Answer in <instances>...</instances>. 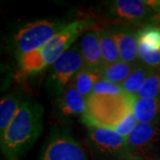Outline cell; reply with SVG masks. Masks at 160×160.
<instances>
[{
    "mask_svg": "<svg viewBox=\"0 0 160 160\" xmlns=\"http://www.w3.org/2000/svg\"><path fill=\"white\" fill-rule=\"evenodd\" d=\"M98 24L92 12L81 13L72 19L46 45L18 58L19 77L26 78L41 73L50 68L78 38L88 29Z\"/></svg>",
    "mask_w": 160,
    "mask_h": 160,
    "instance_id": "cell-1",
    "label": "cell"
},
{
    "mask_svg": "<svg viewBox=\"0 0 160 160\" xmlns=\"http://www.w3.org/2000/svg\"><path fill=\"white\" fill-rule=\"evenodd\" d=\"M45 110L36 99L27 96L17 113L0 135L1 151L6 160H21L40 136Z\"/></svg>",
    "mask_w": 160,
    "mask_h": 160,
    "instance_id": "cell-2",
    "label": "cell"
},
{
    "mask_svg": "<svg viewBox=\"0 0 160 160\" xmlns=\"http://www.w3.org/2000/svg\"><path fill=\"white\" fill-rule=\"evenodd\" d=\"M135 100L126 93L90 95L86 100V111L80 121L87 127L115 129L132 112Z\"/></svg>",
    "mask_w": 160,
    "mask_h": 160,
    "instance_id": "cell-3",
    "label": "cell"
},
{
    "mask_svg": "<svg viewBox=\"0 0 160 160\" xmlns=\"http://www.w3.org/2000/svg\"><path fill=\"white\" fill-rule=\"evenodd\" d=\"M98 23L120 24L140 28L147 23L159 21V16L147 1L113 0L103 2L97 14Z\"/></svg>",
    "mask_w": 160,
    "mask_h": 160,
    "instance_id": "cell-4",
    "label": "cell"
},
{
    "mask_svg": "<svg viewBox=\"0 0 160 160\" xmlns=\"http://www.w3.org/2000/svg\"><path fill=\"white\" fill-rule=\"evenodd\" d=\"M70 21L69 19H40L25 23L12 36V48L15 56L18 59L42 47Z\"/></svg>",
    "mask_w": 160,
    "mask_h": 160,
    "instance_id": "cell-5",
    "label": "cell"
},
{
    "mask_svg": "<svg viewBox=\"0 0 160 160\" xmlns=\"http://www.w3.org/2000/svg\"><path fill=\"white\" fill-rule=\"evenodd\" d=\"M85 60L78 44H74L49 68L46 89L54 98L62 94L82 69Z\"/></svg>",
    "mask_w": 160,
    "mask_h": 160,
    "instance_id": "cell-6",
    "label": "cell"
},
{
    "mask_svg": "<svg viewBox=\"0 0 160 160\" xmlns=\"http://www.w3.org/2000/svg\"><path fill=\"white\" fill-rule=\"evenodd\" d=\"M39 160H88V158L69 126L57 125L49 132Z\"/></svg>",
    "mask_w": 160,
    "mask_h": 160,
    "instance_id": "cell-7",
    "label": "cell"
},
{
    "mask_svg": "<svg viewBox=\"0 0 160 160\" xmlns=\"http://www.w3.org/2000/svg\"><path fill=\"white\" fill-rule=\"evenodd\" d=\"M85 143L96 158L119 160L130 155L126 137L113 129L87 127Z\"/></svg>",
    "mask_w": 160,
    "mask_h": 160,
    "instance_id": "cell-8",
    "label": "cell"
},
{
    "mask_svg": "<svg viewBox=\"0 0 160 160\" xmlns=\"http://www.w3.org/2000/svg\"><path fill=\"white\" fill-rule=\"evenodd\" d=\"M126 139L130 154L160 160V124L138 123Z\"/></svg>",
    "mask_w": 160,
    "mask_h": 160,
    "instance_id": "cell-9",
    "label": "cell"
},
{
    "mask_svg": "<svg viewBox=\"0 0 160 160\" xmlns=\"http://www.w3.org/2000/svg\"><path fill=\"white\" fill-rule=\"evenodd\" d=\"M137 41L139 62L151 69H160V20L140 27Z\"/></svg>",
    "mask_w": 160,
    "mask_h": 160,
    "instance_id": "cell-10",
    "label": "cell"
},
{
    "mask_svg": "<svg viewBox=\"0 0 160 160\" xmlns=\"http://www.w3.org/2000/svg\"><path fill=\"white\" fill-rule=\"evenodd\" d=\"M86 109V99L70 84L62 94L55 98L52 114L61 126H67L74 120L82 119Z\"/></svg>",
    "mask_w": 160,
    "mask_h": 160,
    "instance_id": "cell-11",
    "label": "cell"
},
{
    "mask_svg": "<svg viewBox=\"0 0 160 160\" xmlns=\"http://www.w3.org/2000/svg\"><path fill=\"white\" fill-rule=\"evenodd\" d=\"M114 34L119 52L120 61L138 64L137 31L139 28L120 24H108Z\"/></svg>",
    "mask_w": 160,
    "mask_h": 160,
    "instance_id": "cell-12",
    "label": "cell"
},
{
    "mask_svg": "<svg viewBox=\"0 0 160 160\" xmlns=\"http://www.w3.org/2000/svg\"><path fill=\"white\" fill-rule=\"evenodd\" d=\"M79 46L85 60V67L87 69L102 71L104 66L100 45L99 23L96 26L87 29L81 36Z\"/></svg>",
    "mask_w": 160,
    "mask_h": 160,
    "instance_id": "cell-13",
    "label": "cell"
},
{
    "mask_svg": "<svg viewBox=\"0 0 160 160\" xmlns=\"http://www.w3.org/2000/svg\"><path fill=\"white\" fill-rule=\"evenodd\" d=\"M27 96L22 89L16 88L7 92L2 98L0 102V135L10 125Z\"/></svg>",
    "mask_w": 160,
    "mask_h": 160,
    "instance_id": "cell-14",
    "label": "cell"
},
{
    "mask_svg": "<svg viewBox=\"0 0 160 160\" xmlns=\"http://www.w3.org/2000/svg\"><path fill=\"white\" fill-rule=\"evenodd\" d=\"M132 112L138 123L160 124V99H136Z\"/></svg>",
    "mask_w": 160,
    "mask_h": 160,
    "instance_id": "cell-15",
    "label": "cell"
},
{
    "mask_svg": "<svg viewBox=\"0 0 160 160\" xmlns=\"http://www.w3.org/2000/svg\"><path fill=\"white\" fill-rule=\"evenodd\" d=\"M99 35L103 66L105 67L120 61L119 52L114 34L108 24L99 23Z\"/></svg>",
    "mask_w": 160,
    "mask_h": 160,
    "instance_id": "cell-16",
    "label": "cell"
},
{
    "mask_svg": "<svg viewBox=\"0 0 160 160\" xmlns=\"http://www.w3.org/2000/svg\"><path fill=\"white\" fill-rule=\"evenodd\" d=\"M154 69L142 63H138L134 67V69H132L129 77L121 85V87L123 91L125 92V93L136 99L137 92Z\"/></svg>",
    "mask_w": 160,
    "mask_h": 160,
    "instance_id": "cell-17",
    "label": "cell"
},
{
    "mask_svg": "<svg viewBox=\"0 0 160 160\" xmlns=\"http://www.w3.org/2000/svg\"><path fill=\"white\" fill-rule=\"evenodd\" d=\"M136 65L137 64H131L118 61L113 64L103 67L101 71L102 78L121 86L131 74L132 69H134Z\"/></svg>",
    "mask_w": 160,
    "mask_h": 160,
    "instance_id": "cell-18",
    "label": "cell"
},
{
    "mask_svg": "<svg viewBox=\"0 0 160 160\" xmlns=\"http://www.w3.org/2000/svg\"><path fill=\"white\" fill-rule=\"evenodd\" d=\"M101 78V71L87 69L85 67L77 75L71 84L87 100V98L91 95L93 86Z\"/></svg>",
    "mask_w": 160,
    "mask_h": 160,
    "instance_id": "cell-19",
    "label": "cell"
},
{
    "mask_svg": "<svg viewBox=\"0 0 160 160\" xmlns=\"http://www.w3.org/2000/svg\"><path fill=\"white\" fill-rule=\"evenodd\" d=\"M136 99H160V69H155L136 94Z\"/></svg>",
    "mask_w": 160,
    "mask_h": 160,
    "instance_id": "cell-20",
    "label": "cell"
},
{
    "mask_svg": "<svg viewBox=\"0 0 160 160\" xmlns=\"http://www.w3.org/2000/svg\"><path fill=\"white\" fill-rule=\"evenodd\" d=\"M125 93L119 85H116L108 80L101 79L93 86L91 95L92 94H103V95H118Z\"/></svg>",
    "mask_w": 160,
    "mask_h": 160,
    "instance_id": "cell-21",
    "label": "cell"
},
{
    "mask_svg": "<svg viewBox=\"0 0 160 160\" xmlns=\"http://www.w3.org/2000/svg\"><path fill=\"white\" fill-rule=\"evenodd\" d=\"M137 124L138 121L135 118V116L133 114V112H131L125 119L123 120V122L120 124L119 126H117L113 130L118 132L119 134L123 135L124 137H126L130 134V132L133 130V128L136 126Z\"/></svg>",
    "mask_w": 160,
    "mask_h": 160,
    "instance_id": "cell-22",
    "label": "cell"
},
{
    "mask_svg": "<svg viewBox=\"0 0 160 160\" xmlns=\"http://www.w3.org/2000/svg\"><path fill=\"white\" fill-rule=\"evenodd\" d=\"M119 160H157L151 158H147V157H142V156H138V155H127L126 157L122 158Z\"/></svg>",
    "mask_w": 160,
    "mask_h": 160,
    "instance_id": "cell-23",
    "label": "cell"
},
{
    "mask_svg": "<svg viewBox=\"0 0 160 160\" xmlns=\"http://www.w3.org/2000/svg\"><path fill=\"white\" fill-rule=\"evenodd\" d=\"M147 2L160 18V0H151V1H147Z\"/></svg>",
    "mask_w": 160,
    "mask_h": 160,
    "instance_id": "cell-24",
    "label": "cell"
}]
</instances>
